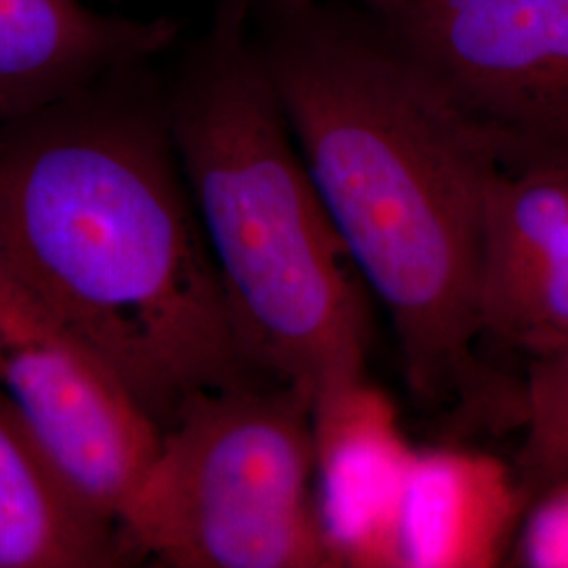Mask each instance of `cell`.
Here are the masks:
<instances>
[{
    "label": "cell",
    "mask_w": 568,
    "mask_h": 568,
    "mask_svg": "<svg viewBox=\"0 0 568 568\" xmlns=\"http://www.w3.org/2000/svg\"><path fill=\"white\" fill-rule=\"evenodd\" d=\"M253 32L305 166L386 310L410 394L467 422L523 426L525 384L483 358V224L499 166L371 11L253 0Z\"/></svg>",
    "instance_id": "obj_1"
},
{
    "label": "cell",
    "mask_w": 568,
    "mask_h": 568,
    "mask_svg": "<svg viewBox=\"0 0 568 568\" xmlns=\"http://www.w3.org/2000/svg\"><path fill=\"white\" fill-rule=\"evenodd\" d=\"M150 65L0 122V267L164 429L190 396L255 373Z\"/></svg>",
    "instance_id": "obj_2"
},
{
    "label": "cell",
    "mask_w": 568,
    "mask_h": 568,
    "mask_svg": "<svg viewBox=\"0 0 568 568\" xmlns=\"http://www.w3.org/2000/svg\"><path fill=\"white\" fill-rule=\"evenodd\" d=\"M164 105L248 368L312 406L366 379V284L265 70L253 0H217Z\"/></svg>",
    "instance_id": "obj_3"
},
{
    "label": "cell",
    "mask_w": 568,
    "mask_h": 568,
    "mask_svg": "<svg viewBox=\"0 0 568 568\" xmlns=\"http://www.w3.org/2000/svg\"><path fill=\"white\" fill-rule=\"evenodd\" d=\"M312 400L267 377L190 396L119 518L133 558L173 568H331Z\"/></svg>",
    "instance_id": "obj_4"
},
{
    "label": "cell",
    "mask_w": 568,
    "mask_h": 568,
    "mask_svg": "<svg viewBox=\"0 0 568 568\" xmlns=\"http://www.w3.org/2000/svg\"><path fill=\"white\" fill-rule=\"evenodd\" d=\"M375 18L501 171L568 173V0H394Z\"/></svg>",
    "instance_id": "obj_5"
},
{
    "label": "cell",
    "mask_w": 568,
    "mask_h": 568,
    "mask_svg": "<svg viewBox=\"0 0 568 568\" xmlns=\"http://www.w3.org/2000/svg\"><path fill=\"white\" fill-rule=\"evenodd\" d=\"M0 386L61 480L119 527L163 429L102 354L2 267Z\"/></svg>",
    "instance_id": "obj_6"
},
{
    "label": "cell",
    "mask_w": 568,
    "mask_h": 568,
    "mask_svg": "<svg viewBox=\"0 0 568 568\" xmlns=\"http://www.w3.org/2000/svg\"><path fill=\"white\" fill-rule=\"evenodd\" d=\"M316 509L337 567H400L398 518L417 448L368 379L312 406Z\"/></svg>",
    "instance_id": "obj_7"
},
{
    "label": "cell",
    "mask_w": 568,
    "mask_h": 568,
    "mask_svg": "<svg viewBox=\"0 0 568 568\" xmlns=\"http://www.w3.org/2000/svg\"><path fill=\"white\" fill-rule=\"evenodd\" d=\"M171 18H124L81 0H0V122L61 102L180 41Z\"/></svg>",
    "instance_id": "obj_8"
},
{
    "label": "cell",
    "mask_w": 568,
    "mask_h": 568,
    "mask_svg": "<svg viewBox=\"0 0 568 568\" xmlns=\"http://www.w3.org/2000/svg\"><path fill=\"white\" fill-rule=\"evenodd\" d=\"M525 495L509 467L469 448L417 450L398 518L403 568H490L523 523Z\"/></svg>",
    "instance_id": "obj_9"
},
{
    "label": "cell",
    "mask_w": 568,
    "mask_h": 568,
    "mask_svg": "<svg viewBox=\"0 0 568 568\" xmlns=\"http://www.w3.org/2000/svg\"><path fill=\"white\" fill-rule=\"evenodd\" d=\"M121 530L61 480L0 386V568L121 567Z\"/></svg>",
    "instance_id": "obj_10"
},
{
    "label": "cell",
    "mask_w": 568,
    "mask_h": 568,
    "mask_svg": "<svg viewBox=\"0 0 568 568\" xmlns=\"http://www.w3.org/2000/svg\"><path fill=\"white\" fill-rule=\"evenodd\" d=\"M568 224V173L497 171L490 180L480 253L485 339L514 345L528 300Z\"/></svg>",
    "instance_id": "obj_11"
},
{
    "label": "cell",
    "mask_w": 568,
    "mask_h": 568,
    "mask_svg": "<svg viewBox=\"0 0 568 568\" xmlns=\"http://www.w3.org/2000/svg\"><path fill=\"white\" fill-rule=\"evenodd\" d=\"M511 347L527 352L532 363L568 354V224L532 288Z\"/></svg>",
    "instance_id": "obj_12"
},
{
    "label": "cell",
    "mask_w": 568,
    "mask_h": 568,
    "mask_svg": "<svg viewBox=\"0 0 568 568\" xmlns=\"http://www.w3.org/2000/svg\"><path fill=\"white\" fill-rule=\"evenodd\" d=\"M527 400L532 445L551 462L568 464V354L532 363Z\"/></svg>",
    "instance_id": "obj_13"
},
{
    "label": "cell",
    "mask_w": 568,
    "mask_h": 568,
    "mask_svg": "<svg viewBox=\"0 0 568 568\" xmlns=\"http://www.w3.org/2000/svg\"><path fill=\"white\" fill-rule=\"evenodd\" d=\"M516 556L523 567L568 568V480H554L548 495L523 516Z\"/></svg>",
    "instance_id": "obj_14"
},
{
    "label": "cell",
    "mask_w": 568,
    "mask_h": 568,
    "mask_svg": "<svg viewBox=\"0 0 568 568\" xmlns=\"http://www.w3.org/2000/svg\"><path fill=\"white\" fill-rule=\"evenodd\" d=\"M281 2H288V4H302L307 0H281ZM365 2L366 11L375 13V16H382L386 13L387 9L394 4V0H363Z\"/></svg>",
    "instance_id": "obj_15"
}]
</instances>
